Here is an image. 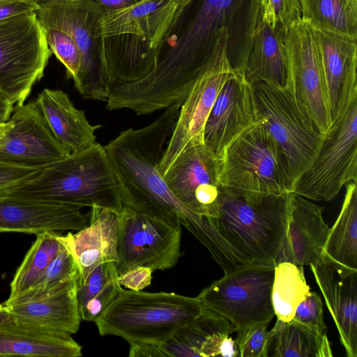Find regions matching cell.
Listing matches in <instances>:
<instances>
[{
	"label": "cell",
	"mask_w": 357,
	"mask_h": 357,
	"mask_svg": "<svg viewBox=\"0 0 357 357\" xmlns=\"http://www.w3.org/2000/svg\"><path fill=\"white\" fill-rule=\"evenodd\" d=\"M233 332L224 317L205 309L193 321L178 329L160 346L167 357L220 356L223 340Z\"/></svg>",
	"instance_id": "484cf974"
},
{
	"label": "cell",
	"mask_w": 357,
	"mask_h": 357,
	"mask_svg": "<svg viewBox=\"0 0 357 357\" xmlns=\"http://www.w3.org/2000/svg\"><path fill=\"white\" fill-rule=\"evenodd\" d=\"M285 32L266 23L259 13L245 77L251 84L263 82L287 89L288 64Z\"/></svg>",
	"instance_id": "d4e9b609"
},
{
	"label": "cell",
	"mask_w": 357,
	"mask_h": 357,
	"mask_svg": "<svg viewBox=\"0 0 357 357\" xmlns=\"http://www.w3.org/2000/svg\"><path fill=\"white\" fill-rule=\"evenodd\" d=\"M268 356L331 357L333 354L326 334L321 335L295 319H277L269 331Z\"/></svg>",
	"instance_id": "f1b7e54d"
},
{
	"label": "cell",
	"mask_w": 357,
	"mask_h": 357,
	"mask_svg": "<svg viewBox=\"0 0 357 357\" xmlns=\"http://www.w3.org/2000/svg\"><path fill=\"white\" fill-rule=\"evenodd\" d=\"M51 53L36 12L0 20V91L24 104Z\"/></svg>",
	"instance_id": "9c48e42d"
},
{
	"label": "cell",
	"mask_w": 357,
	"mask_h": 357,
	"mask_svg": "<svg viewBox=\"0 0 357 357\" xmlns=\"http://www.w3.org/2000/svg\"><path fill=\"white\" fill-rule=\"evenodd\" d=\"M290 195L222 186L217 215L209 219L246 264L275 266L284 236Z\"/></svg>",
	"instance_id": "277c9868"
},
{
	"label": "cell",
	"mask_w": 357,
	"mask_h": 357,
	"mask_svg": "<svg viewBox=\"0 0 357 357\" xmlns=\"http://www.w3.org/2000/svg\"><path fill=\"white\" fill-rule=\"evenodd\" d=\"M42 169L15 165L0 160V195H5L14 187L34 178Z\"/></svg>",
	"instance_id": "ab89813d"
},
{
	"label": "cell",
	"mask_w": 357,
	"mask_h": 357,
	"mask_svg": "<svg viewBox=\"0 0 357 357\" xmlns=\"http://www.w3.org/2000/svg\"><path fill=\"white\" fill-rule=\"evenodd\" d=\"M271 266L250 264L229 273L204 288L197 296L202 306L226 319L233 332L271 321L274 276Z\"/></svg>",
	"instance_id": "8fae6325"
},
{
	"label": "cell",
	"mask_w": 357,
	"mask_h": 357,
	"mask_svg": "<svg viewBox=\"0 0 357 357\" xmlns=\"http://www.w3.org/2000/svg\"><path fill=\"white\" fill-rule=\"evenodd\" d=\"M60 232L54 231L36 234L35 241L14 275L10 295L6 301L15 299L37 282L60 248Z\"/></svg>",
	"instance_id": "4dcf8cb0"
},
{
	"label": "cell",
	"mask_w": 357,
	"mask_h": 357,
	"mask_svg": "<svg viewBox=\"0 0 357 357\" xmlns=\"http://www.w3.org/2000/svg\"><path fill=\"white\" fill-rule=\"evenodd\" d=\"M355 1H357V0H355Z\"/></svg>",
	"instance_id": "816d5d0a"
},
{
	"label": "cell",
	"mask_w": 357,
	"mask_h": 357,
	"mask_svg": "<svg viewBox=\"0 0 357 357\" xmlns=\"http://www.w3.org/2000/svg\"><path fill=\"white\" fill-rule=\"evenodd\" d=\"M77 274L64 284L43 296L3 304L13 320L20 324L61 335L77 333L80 325Z\"/></svg>",
	"instance_id": "44dd1931"
},
{
	"label": "cell",
	"mask_w": 357,
	"mask_h": 357,
	"mask_svg": "<svg viewBox=\"0 0 357 357\" xmlns=\"http://www.w3.org/2000/svg\"><path fill=\"white\" fill-rule=\"evenodd\" d=\"M227 33L226 28L221 30L212 59L181 106L159 165L162 176L185 149L204 143V129L209 112L225 83L236 73L227 56Z\"/></svg>",
	"instance_id": "7c38bea8"
},
{
	"label": "cell",
	"mask_w": 357,
	"mask_h": 357,
	"mask_svg": "<svg viewBox=\"0 0 357 357\" xmlns=\"http://www.w3.org/2000/svg\"><path fill=\"white\" fill-rule=\"evenodd\" d=\"M3 307H4L3 304H0V310H1V309H3Z\"/></svg>",
	"instance_id": "c3c4849f"
},
{
	"label": "cell",
	"mask_w": 357,
	"mask_h": 357,
	"mask_svg": "<svg viewBox=\"0 0 357 357\" xmlns=\"http://www.w3.org/2000/svg\"><path fill=\"white\" fill-rule=\"evenodd\" d=\"M61 246L56 255L37 282L15 299L5 301L3 304L25 301L47 294L56 290L78 274V268L75 258L61 241Z\"/></svg>",
	"instance_id": "d6a6232c"
},
{
	"label": "cell",
	"mask_w": 357,
	"mask_h": 357,
	"mask_svg": "<svg viewBox=\"0 0 357 357\" xmlns=\"http://www.w3.org/2000/svg\"><path fill=\"white\" fill-rule=\"evenodd\" d=\"M181 8L187 6L192 0H178Z\"/></svg>",
	"instance_id": "7dc6e473"
},
{
	"label": "cell",
	"mask_w": 357,
	"mask_h": 357,
	"mask_svg": "<svg viewBox=\"0 0 357 357\" xmlns=\"http://www.w3.org/2000/svg\"><path fill=\"white\" fill-rule=\"evenodd\" d=\"M340 214L324 245L323 259L348 270L357 271V185L349 182Z\"/></svg>",
	"instance_id": "83f0119b"
},
{
	"label": "cell",
	"mask_w": 357,
	"mask_h": 357,
	"mask_svg": "<svg viewBox=\"0 0 357 357\" xmlns=\"http://www.w3.org/2000/svg\"><path fill=\"white\" fill-rule=\"evenodd\" d=\"M258 123L252 84L235 73L224 84L206 119L204 144L222 160L241 135Z\"/></svg>",
	"instance_id": "e0dca14e"
},
{
	"label": "cell",
	"mask_w": 357,
	"mask_h": 357,
	"mask_svg": "<svg viewBox=\"0 0 357 357\" xmlns=\"http://www.w3.org/2000/svg\"><path fill=\"white\" fill-rule=\"evenodd\" d=\"M153 271L149 267L134 266L119 275L118 282L120 286H123L130 290L140 291L151 284Z\"/></svg>",
	"instance_id": "60d3db41"
},
{
	"label": "cell",
	"mask_w": 357,
	"mask_h": 357,
	"mask_svg": "<svg viewBox=\"0 0 357 357\" xmlns=\"http://www.w3.org/2000/svg\"><path fill=\"white\" fill-rule=\"evenodd\" d=\"M348 357H357V271L322 259L310 264Z\"/></svg>",
	"instance_id": "7402d4cb"
},
{
	"label": "cell",
	"mask_w": 357,
	"mask_h": 357,
	"mask_svg": "<svg viewBox=\"0 0 357 357\" xmlns=\"http://www.w3.org/2000/svg\"><path fill=\"white\" fill-rule=\"evenodd\" d=\"M205 310L197 297L175 293L126 290L95 320L100 335L132 343L160 344Z\"/></svg>",
	"instance_id": "5b68a950"
},
{
	"label": "cell",
	"mask_w": 357,
	"mask_h": 357,
	"mask_svg": "<svg viewBox=\"0 0 357 357\" xmlns=\"http://www.w3.org/2000/svg\"><path fill=\"white\" fill-rule=\"evenodd\" d=\"M303 266L283 261L275 264L271 302L277 319L290 321L296 309L310 294Z\"/></svg>",
	"instance_id": "1f68e13d"
},
{
	"label": "cell",
	"mask_w": 357,
	"mask_h": 357,
	"mask_svg": "<svg viewBox=\"0 0 357 357\" xmlns=\"http://www.w3.org/2000/svg\"><path fill=\"white\" fill-rule=\"evenodd\" d=\"M118 277V273L114 274L105 286L79 310L81 319L95 321L113 302L121 287L119 284Z\"/></svg>",
	"instance_id": "f35d334b"
},
{
	"label": "cell",
	"mask_w": 357,
	"mask_h": 357,
	"mask_svg": "<svg viewBox=\"0 0 357 357\" xmlns=\"http://www.w3.org/2000/svg\"><path fill=\"white\" fill-rule=\"evenodd\" d=\"M51 52L64 66L66 75L75 82L77 79L81 59L78 48L66 31L50 26H41Z\"/></svg>",
	"instance_id": "836d02e7"
},
{
	"label": "cell",
	"mask_w": 357,
	"mask_h": 357,
	"mask_svg": "<svg viewBox=\"0 0 357 357\" xmlns=\"http://www.w3.org/2000/svg\"><path fill=\"white\" fill-rule=\"evenodd\" d=\"M5 195L80 208L98 207L119 213L123 208L105 148L97 142L43 168L34 178Z\"/></svg>",
	"instance_id": "3957f363"
},
{
	"label": "cell",
	"mask_w": 357,
	"mask_h": 357,
	"mask_svg": "<svg viewBox=\"0 0 357 357\" xmlns=\"http://www.w3.org/2000/svg\"><path fill=\"white\" fill-rule=\"evenodd\" d=\"M14 102L0 91V123L9 120L14 109Z\"/></svg>",
	"instance_id": "f6af8a7d"
},
{
	"label": "cell",
	"mask_w": 357,
	"mask_h": 357,
	"mask_svg": "<svg viewBox=\"0 0 357 357\" xmlns=\"http://www.w3.org/2000/svg\"><path fill=\"white\" fill-rule=\"evenodd\" d=\"M56 139L70 152L77 153L96 143L100 125H91L84 112L76 108L68 94L45 89L36 99Z\"/></svg>",
	"instance_id": "cb8c5ba5"
},
{
	"label": "cell",
	"mask_w": 357,
	"mask_h": 357,
	"mask_svg": "<svg viewBox=\"0 0 357 357\" xmlns=\"http://www.w3.org/2000/svg\"><path fill=\"white\" fill-rule=\"evenodd\" d=\"M181 104L172 105L151 123L122 131L104 146L119 188L123 207L185 227L201 243L211 235L208 218L183 205L159 170Z\"/></svg>",
	"instance_id": "6da1fadb"
},
{
	"label": "cell",
	"mask_w": 357,
	"mask_h": 357,
	"mask_svg": "<svg viewBox=\"0 0 357 357\" xmlns=\"http://www.w3.org/2000/svg\"><path fill=\"white\" fill-rule=\"evenodd\" d=\"M238 355V351L236 340H234L230 335L227 337L221 344L220 356L236 357Z\"/></svg>",
	"instance_id": "bcb514c9"
},
{
	"label": "cell",
	"mask_w": 357,
	"mask_h": 357,
	"mask_svg": "<svg viewBox=\"0 0 357 357\" xmlns=\"http://www.w3.org/2000/svg\"><path fill=\"white\" fill-rule=\"evenodd\" d=\"M288 86L301 112L325 135L331 126L327 91L311 25L301 20L284 34Z\"/></svg>",
	"instance_id": "5bb4252c"
},
{
	"label": "cell",
	"mask_w": 357,
	"mask_h": 357,
	"mask_svg": "<svg viewBox=\"0 0 357 357\" xmlns=\"http://www.w3.org/2000/svg\"><path fill=\"white\" fill-rule=\"evenodd\" d=\"M222 160L204 144L188 146L162 175L172 194L194 213L217 215Z\"/></svg>",
	"instance_id": "2e32d148"
},
{
	"label": "cell",
	"mask_w": 357,
	"mask_h": 357,
	"mask_svg": "<svg viewBox=\"0 0 357 357\" xmlns=\"http://www.w3.org/2000/svg\"><path fill=\"white\" fill-rule=\"evenodd\" d=\"M38 0H0V20L26 13L36 12Z\"/></svg>",
	"instance_id": "b9f144b4"
},
{
	"label": "cell",
	"mask_w": 357,
	"mask_h": 357,
	"mask_svg": "<svg viewBox=\"0 0 357 357\" xmlns=\"http://www.w3.org/2000/svg\"><path fill=\"white\" fill-rule=\"evenodd\" d=\"M39 6L36 13L40 25L66 31L78 48L81 65L76 89L84 98L106 102L109 81L96 38L102 8L91 0H45Z\"/></svg>",
	"instance_id": "ba28073f"
},
{
	"label": "cell",
	"mask_w": 357,
	"mask_h": 357,
	"mask_svg": "<svg viewBox=\"0 0 357 357\" xmlns=\"http://www.w3.org/2000/svg\"><path fill=\"white\" fill-rule=\"evenodd\" d=\"M130 357H167L160 344L153 343L130 344Z\"/></svg>",
	"instance_id": "7bdbcfd3"
},
{
	"label": "cell",
	"mask_w": 357,
	"mask_h": 357,
	"mask_svg": "<svg viewBox=\"0 0 357 357\" xmlns=\"http://www.w3.org/2000/svg\"><path fill=\"white\" fill-rule=\"evenodd\" d=\"M181 226L123 207L119 213L118 275L142 266L153 271L174 266L181 256Z\"/></svg>",
	"instance_id": "4fadbf2b"
},
{
	"label": "cell",
	"mask_w": 357,
	"mask_h": 357,
	"mask_svg": "<svg viewBox=\"0 0 357 357\" xmlns=\"http://www.w3.org/2000/svg\"><path fill=\"white\" fill-rule=\"evenodd\" d=\"M293 319L321 335L326 334V326L324 319V304L320 295L314 291H310L297 306Z\"/></svg>",
	"instance_id": "74e56055"
},
{
	"label": "cell",
	"mask_w": 357,
	"mask_h": 357,
	"mask_svg": "<svg viewBox=\"0 0 357 357\" xmlns=\"http://www.w3.org/2000/svg\"><path fill=\"white\" fill-rule=\"evenodd\" d=\"M252 87L258 123L277 144L294 185L314 159L325 135L307 120L290 90L263 82Z\"/></svg>",
	"instance_id": "8992f818"
},
{
	"label": "cell",
	"mask_w": 357,
	"mask_h": 357,
	"mask_svg": "<svg viewBox=\"0 0 357 357\" xmlns=\"http://www.w3.org/2000/svg\"><path fill=\"white\" fill-rule=\"evenodd\" d=\"M3 123H0V132H1V128L3 127Z\"/></svg>",
	"instance_id": "681fc988"
},
{
	"label": "cell",
	"mask_w": 357,
	"mask_h": 357,
	"mask_svg": "<svg viewBox=\"0 0 357 357\" xmlns=\"http://www.w3.org/2000/svg\"><path fill=\"white\" fill-rule=\"evenodd\" d=\"M324 208L291 193L286 229L276 264L310 265L323 259L330 228L324 222Z\"/></svg>",
	"instance_id": "d6986e66"
},
{
	"label": "cell",
	"mask_w": 357,
	"mask_h": 357,
	"mask_svg": "<svg viewBox=\"0 0 357 357\" xmlns=\"http://www.w3.org/2000/svg\"><path fill=\"white\" fill-rule=\"evenodd\" d=\"M270 321L253 324L238 331L236 339L238 355L241 357H267L269 347Z\"/></svg>",
	"instance_id": "d590c367"
},
{
	"label": "cell",
	"mask_w": 357,
	"mask_h": 357,
	"mask_svg": "<svg viewBox=\"0 0 357 357\" xmlns=\"http://www.w3.org/2000/svg\"><path fill=\"white\" fill-rule=\"evenodd\" d=\"M179 9L178 0H139L102 15L96 38L109 86L138 82L151 72Z\"/></svg>",
	"instance_id": "7a4b0ae2"
},
{
	"label": "cell",
	"mask_w": 357,
	"mask_h": 357,
	"mask_svg": "<svg viewBox=\"0 0 357 357\" xmlns=\"http://www.w3.org/2000/svg\"><path fill=\"white\" fill-rule=\"evenodd\" d=\"M301 19L312 27L357 37L355 0H300Z\"/></svg>",
	"instance_id": "f546056e"
},
{
	"label": "cell",
	"mask_w": 357,
	"mask_h": 357,
	"mask_svg": "<svg viewBox=\"0 0 357 357\" xmlns=\"http://www.w3.org/2000/svg\"><path fill=\"white\" fill-rule=\"evenodd\" d=\"M76 206L46 203L0 195V232L38 234L44 231H79L89 220Z\"/></svg>",
	"instance_id": "ffe728a7"
},
{
	"label": "cell",
	"mask_w": 357,
	"mask_h": 357,
	"mask_svg": "<svg viewBox=\"0 0 357 357\" xmlns=\"http://www.w3.org/2000/svg\"><path fill=\"white\" fill-rule=\"evenodd\" d=\"M260 14L269 25L286 32L301 20L300 0H261Z\"/></svg>",
	"instance_id": "e575fe53"
},
{
	"label": "cell",
	"mask_w": 357,
	"mask_h": 357,
	"mask_svg": "<svg viewBox=\"0 0 357 357\" xmlns=\"http://www.w3.org/2000/svg\"><path fill=\"white\" fill-rule=\"evenodd\" d=\"M70 154L55 137L37 101L16 105L0 132V160L43 169Z\"/></svg>",
	"instance_id": "9a60e30c"
},
{
	"label": "cell",
	"mask_w": 357,
	"mask_h": 357,
	"mask_svg": "<svg viewBox=\"0 0 357 357\" xmlns=\"http://www.w3.org/2000/svg\"><path fill=\"white\" fill-rule=\"evenodd\" d=\"M82 347L71 335H61L20 324L0 325V356H81Z\"/></svg>",
	"instance_id": "4316f807"
},
{
	"label": "cell",
	"mask_w": 357,
	"mask_h": 357,
	"mask_svg": "<svg viewBox=\"0 0 357 357\" xmlns=\"http://www.w3.org/2000/svg\"><path fill=\"white\" fill-rule=\"evenodd\" d=\"M88 225L75 233L61 235V239L75 258L78 281L84 280L98 265L116 262L119 213L92 207Z\"/></svg>",
	"instance_id": "603a6c76"
},
{
	"label": "cell",
	"mask_w": 357,
	"mask_h": 357,
	"mask_svg": "<svg viewBox=\"0 0 357 357\" xmlns=\"http://www.w3.org/2000/svg\"><path fill=\"white\" fill-rule=\"evenodd\" d=\"M357 181V99L331 124L310 167L292 193L309 200L331 201L342 188Z\"/></svg>",
	"instance_id": "30bf717a"
},
{
	"label": "cell",
	"mask_w": 357,
	"mask_h": 357,
	"mask_svg": "<svg viewBox=\"0 0 357 357\" xmlns=\"http://www.w3.org/2000/svg\"><path fill=\"white\" fill-rule=\"evenodd\" d=\"M39 1H45V0H38Z\"/></svg>",
	"instance_id": "f907efd6"
},
{
	"label": "cell",
	"mask_w": 357,
	"mask_h": 357,
	"mask_svg": "<svg viewBox=\"0 0 357 357\" xmlns=\"http://www.w3.org/2000/svg\"><path fill=\"white\" fill-rule=\"evenodd\" d=\"M222 186L262 194L292 193L294 183L275 141L259 123L227 149L222 159Z\"/></svg>",
	"instance_id": "52a82bcc"
},
{
	"label": "cell",
	"mask_w": 357,
	"mask_h": 357,
	"mask_svg": "<svg viewBox=\"0 0 357 357\" xmlns=\"http://www.w3.org/2000/svg\"><path fill=\"white\" fill-rule=\"evenodd\" d=\"M312 28L324 76L333 123L340 119L349 105L357 99V37Z\"/></svg>",
	"instance_id": "ac0fdd59"
},
{
	"label": "cell",
	"mask_w": 357,
	"mask_h": 357,
	"mask_svg": "<svg viewBox=\"0 0 357 357\" xmlns=\"http://www.w3.org/2000/svg\"><path fill=\"white\" fill-rule=\"evenodd\" d=\"M99 5L104 13L119 10L131 6L139 0H91Z\"/></svg>",
	"instance_id": "ee69618b"
},
{
	"label": "cell",
	"mask_w": 357,
	"mask_h": 357,
	"mask_svg": "<svg viewBox=\"0 0 357 357\" xmlns=\"http://www.w3.org/2000/svg\"><path fill=\"white\" fill-rule=\"evenodd\" d=\"M117 273L115 262L102 263L95 267L86 277L77 282V303L79 310L93 298Z\"/></svg>",
	"instance_id": "8d00e7d4"
}]
</instances>
